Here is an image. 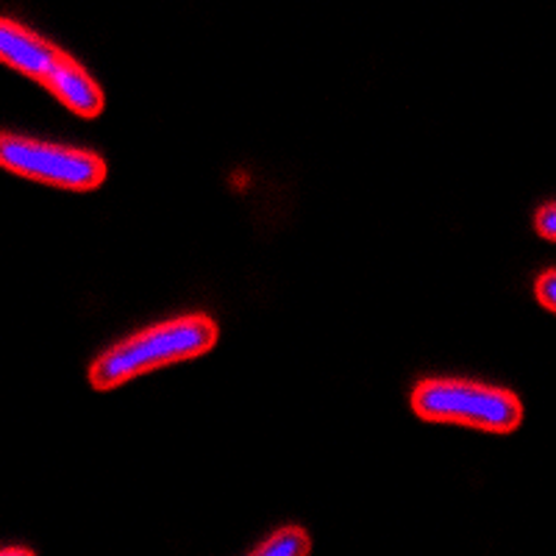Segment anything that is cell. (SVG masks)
<instances>
[{"mask_svg":"<svg viewBox=\"0 0 556 556\" xmlns=\"http://www.w3.org/2000/svg\"><path fill=\"white\" fill-rule=\"evenodd\" d=\"M534 228L543 240L554 242L556 240V206L554 203H543L534 215Z\"/></svg>","mask_w":556,"mask_h":556,"instance_id":"52a82bcc","label":"cell"},{"mask_svg":"<svg viewBox=\"0 0 556 556\" xmlns=\"http://www.w3.org/2000/svg\"><path fill=\"white\" fill-rule=\"evenodd\" d=\"M412 412L429 424H454L509 434L523 424V404L515 392L462 379H424L412 390Z\"/></svg>","mask_w":556,"mask_h":556,"instance_id":"3957f363","label":"cell"},{"mask_svg":"<svg viewBox=\"0 0 556 556\" xmlns=\"http://www.w3.org/2000/svg\"><path fill=\"white\" fill-rule=\"evenodd\" d=\"M217 337H220V329L206 315H187L156 323L151 329L137 331L98 356L89 367V384L96 390H114V387L159 370V367L198 359L217 345Z\"/></svg>","mask_w":556,"mask_h":556,"instance_id":"6da1fadb","label":"cell"},{"mask_svg":"<svg viewBox=\"0 0 556 556\" xmlns=\"http://www.w3.org/2000/svg\"><path fill=\"white\" fill-rule=\"evenodd\" d=\"M312 551V538L304 529L290 526V529L276 531L273 538L253 548V556H301Z\"/></svg>","mask_w":556,"mask_h":556,"instance_id":"5b68a950","label":"cell"},{"mask_svg":"<svg viewBox=\"0 0 556 556\" xmlns=\"http://www.w3.org/2000/svg\"><path fill=\"white\" fill-rule=\"evenodd\" d=\"M0 64L37 81L78 117H101L106 106L101 84L89 76L78 59L17 20L0 17Z\"/></svg>","mask_w":556,"mask_h":556,"instance_id":"7a4b0ae2","label":"cell"},{"mask_svg":"<svg viewBox=\"0 0 556 556\" xmlns=\"http://www.w3.org/2000/svg\"><path fill=\"white\" fill-rule=\"evenodd\" d=\"M534 295H538V301L543 304V309L556 312V270H545L543 276L538 278Z\"/></svg>","mask_w":556,"mask_h":556,"instance_id":"8992f818","label":"cell"},{"mask_svg":"<svg viewBox=\"0 0 556 556\" xmlns=\"http://www.w3.org/2000/svg\"><path fill=\"white\" fill-rule=\"evenodd\" d=\"M0 167L28 181L70 192L98 190L109 176L106 162L98 153L23 134H0Z\"/></svg>","mask_w":556,"mask_h":556,"instance_id":"277c9868","label":"cell"}]
</instances>
